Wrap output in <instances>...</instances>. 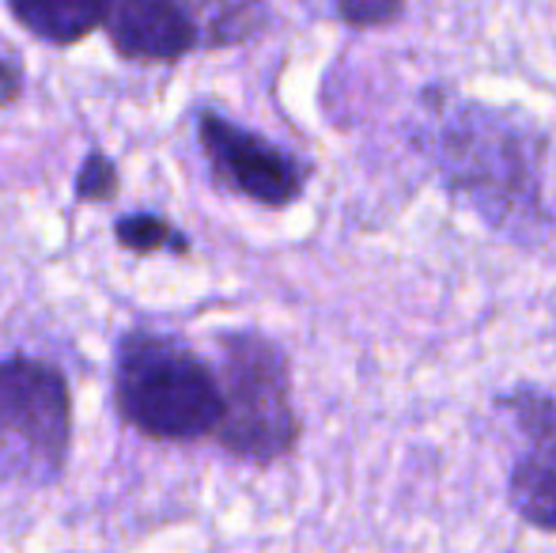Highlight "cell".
<instances>
[{
	"label": "cell",
	"instance_id": "6da1fadb",
	"mask_svg": "<svg viewBox=\"0 0 556 553\" xmlns=\"http://www.w3.org/2000/svg\"><path fill=\"white\" fill-rule=\"evenodd\" d=\"M428 111L432 118L425 126V144L446 190L504 236H545L549 231V213L542 201L545 137L519 114L496 111L477 99H432L428 91Z\"/></svg>",
	"mask_w": 556,
	"mask_h": 553
},
{
	"label": "cell",
	"instance_id": "7a4b0ae2",
	"mask_svg": "<svg viewBox=\"0 0 556 553\" xmlns=\"http://www.w3.org/2000/svg\"><path fill=\"white\" fill-rule=\"evenodd\" d=\"M114 406L148 440H201L220 428L224 391L186 341L129 330L114 353Z\"/></svg>",
	"mask_w": 556,
	"mask_h": 553
},
{
	"label": "cell",
	"instance_id": "3957f363",
	"mask_svg": "<svg viewBox=\"0 0 556 553\" xmlns=\"http://www.w3.org/2000/svg\"><path fill=\"white\" fill-rule=\"evenodd\" d=\"M73 443V391L58 364L0 361V481L46 489L61 481Z\"/></svg>",
	"mask_w": 556,
	"mask_h": 553
},
{
	"label": "cell",
	"instance_id": "277c9868",
	"mask_svg": "<svg viewBox=\"0 0 556 553\" xmlns=\"http://www.w3.org/2000/svg\"><path fill=\"white\" fill-rule=\"evenodd\" d=\"M220 356L224 420L216 440L250 463L288 455L300 440V417L292 406V368L285 349L262 334H224Z\"/></svg>",
	"mask_w": 556,
	"mask_h": 553
},
{
	"label": "cell",
	"instance_id": "5b68a950",
	"mask_svg": "<svg viewBox=\"0 0 556 553\" xmlns=\"http://www.w3.org/2000/svg\"><path fill=\"white\" fill-rule=\"evenodd\" d=\"M198 140L213 163V175L227 190L242 193L265 209L292 205L311 178V167L303 160H295L292 152L277 148L262 134H250L239 122L216 111L198 114Z\"/></svg>",
	"mask_w": 556,
	"mask_h": 553
},
{
	"label": "cell",
	"instance_id": "8992f818",
	"mask_svg": "<svg viewBox=\"0 0 556 553\" xmlns=\"http://www.w3.org/2000/svg\"><path fill=\"white\" fill-rule=\"evenodd\" d=\"M106 35L117 58L175 65L198 50L201 30L182 0H114L106 15Z\"/></svg>",
	"mask_w": 556,
	"mask_h": 553
},
{
	"label": "cell",
	"instance_id": "52a82bcc",
	"mask_svg": "<svg viewBox=\"0 0 556 553\" xmlns=\"http://www.w3.org/2000/svg\"><path fill=\"white\" fill-rule=\"evenodd\" d=\"M114 0H8L12 15L42 42L73 46L106 27Z\"/></svg>",
	"mask_w": 556,
	"mask_h": 553
},
{
	"label": "cell",
	"instance_id": "ba28073f",
	"mask_svg": "<svg viewBox=\"0 0 556 553\" xmlns=\"http://www.w3.org/2000/svg\"><path fill=\"white\" fill-rule=\"evenodd\" d=\"M507 497L511 508L519 512L527 524L556 531V463L538 451L522 455L511 466V481H507Z\"/></svg>",
	"mask_w": 556,
	"mask_h": 553
},
{
	"label": "cell",
	"instance_id": "9c48e42d",
	"mask_svg": "<svg viewBox=\"0 0 556 553\" xmlns=\"http://www.w3.org/2000/svg\"><path fill=\"white\" fill-rule=\"evenodd\" d=\"M500 406L519 420V428L530 440V451H538V455L556 463V399L534 391V387H519V391L504 394Z\"/></svg>",
	"mask_w": 556,
	"mask_h": 553
},
{
	"label": "cell",
	"instance_id": "30bf717a",
	"mask_svg": "<svg viewBox=\"0 0 556 553\" xmlns=\"http://www.w3.org/2000/svg\"><path fill=\"white\" fill-rule=\"evenodd\" d=\"M114 239L132 254H155V251H175L186 254L190 251V239L175 228L170 221L155 213H129L114 224Z\"/></svg>",
	"mask_w": 556,
	"mask_h": 553
},
{
	"label": "cell",
	"instance_id": "8fae6325",
	"mask_svg": "<svg viewBox=\"0 0 556 553\" xmlns=\"http://www.w3.org/2000/svg\"><path fill=\"white\" fill-rule=\"evenodd\" d=\"M117 193V167L114 160L103 152V148H91L84 155L80 171H76V201H88V205H99V201H111Z\"/></svg>",
	"mask_w": 556,
	"mask_h": 553
},
{
	"label": "cell",
	"instance_id": "7c38bea8",
	"mask_svg": "<svg viewBox=\"0 0 556 553\" xmlns=\"http://www.w3.org/2000/svg\"><path fill=\"white\" fill-rule=\"evenodd\" d=\"M405 12V0H337V15L356 30H375L397 23Z\"/></svg>",
	"mask_w": 556,
	"mask_h": 553
},
{
	"label": "cell",
	"instance_id": "4fadbf2b",
	"mask_svg": "<svg viewBox=\"0 0 556 553\" xmlns=\"http://www.w3.org/2000/svg\"><path fill=\"white\" fill-rule=\"evenodd\" d=\"M23 96V68L0 58V106H12Z\"/></svg>",
	"mask_w": 556,
	"mask_h": 553
}]
</instances>
